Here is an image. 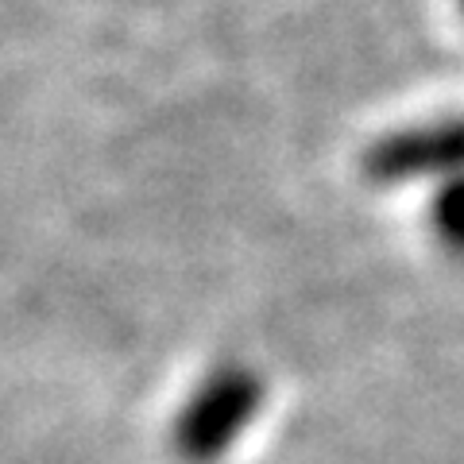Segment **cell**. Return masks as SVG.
I'll return each mask as SVG.
<instances>
[{"label":"cell","mask_w":464,"mask_h":464,"mask_svg":"<svg viewBox=\"0 0 464 464\" xmlns=\"http://www.w3.org/2000/svg\"><path fill=\"white\" fill-rule=\"evenodd\" d=\"M267 387L252 368H217L170 426V449L186 464L221 460L264 411Z\"/></svg>","instance_id":"6da1fadb"},{"label":"cell","mask_w":464,"mask_h":464,"mask_svg":"<svg viewBox=\"0 0 464 464\" xmlns=\"http://www.w3.org/2000/svg\"><path fill=\"white\" fill-rule=\"evenodd\" d=\"M464 170V116L422 128L391 132L364 151V174L372 182H406L426 174Z\"/></svg>","instance_id":"7a4b0ae2"},{"label":"cell","mask_w":464,"mask_h":464,"mask_svg":"<svg viewBox=\"0 0 464 464\" xmlns=\"http://www.w3.org/2000/svg\"><path fill=\"white\" fill-rule=\"evenodd\" d=\"M430 228L438 244L449 252L464 259V170L449 174L445 186L430 201Z\"/></svg>","instance_id":"3957f363"}]
</instances>
